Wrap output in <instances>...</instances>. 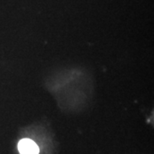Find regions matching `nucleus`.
Listing matches in <instances>:
<instances>
[{
  "instance_id": "nucleus-1",
  "label": "nucleus",
  "mask_w": 154,
  "mask_h": 154,
  "mask_svg": "<svg viewBox=\"0 0 154 154\" xmlns=\"http://www.w3.org/2000/svg\"><path fill=\"white\" fill-rule=\"evenodd\" d=\"M18 149L21 154H38L39 149L37 144L32 140L22 139L18 143Z\"/></svg>"
}]
</instances>
